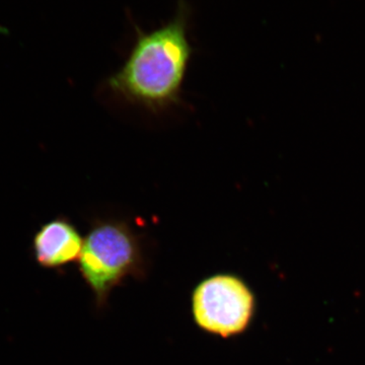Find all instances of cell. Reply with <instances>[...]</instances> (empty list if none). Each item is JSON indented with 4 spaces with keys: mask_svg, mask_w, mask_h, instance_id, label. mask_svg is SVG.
I'll return each mask as SVG.
<instances>
[{
    "mask_svg": "<svg viewBox=\"0 0 365 365\" xmlns=\"http://www.w3.org/2000/svg\"><path fill=\"white\" fill-rule=\"evenodd\" d=\"M187 11L150 33L139 32L128 59L108 79L111 90L129 102L160 111L178 103L191 59Z\"/></svg>",
    "mask_w": 365,
    "mask_h": 365,
    "instance_id": "1",
    "label": "cell"
},
{
    "mask_svg": "<svg viewBox=\"0 0 365 365\" xmlns=\"http://www.w3.org/2000/svg\"><path fill=\"white\" fill-rule=\"evenodd\" d=\"M79 269L88 287L104 304L113 288L143 270V253L130 227L122 222H98L83 241Z\"/></svg>",
    "mask_w": 365,
    "mask_h": 365,
    "instance_id": "2",
    "label": "cell"
},
{
    "mask_svg": "<svg viewBox=\"0 0 365 365\" xmlns=\"http://www.w3.org/2000/svg\"><path fill=\"white\" fill-rule=\"evenodd\" d=\"M197 325L223 338L248 328L255 312V297L248 285L235 275L218 274L203 280L192 297Z\"/></svg>",
    "mask_w": 365,
    "mask_h": 365,
    "instance_id": "3",
    "label": "cell"
},
{
    "mask_svg": "<svg viewBox=\"0 0 365 365\" xmlns=\"http://www.w3.org/2000/svg\"><path fill=\"white\" fill-rule=\"evenodd\" d=\"M83 241L71 222L55 220L42 227L34 240L36 260L45 268H56L81 256Z\"/></svg>",
    "mask_w": 365,
    "mask_h": 365,
    "instance_id": "4",
    "label": "cell"
}]
</instances>
